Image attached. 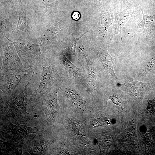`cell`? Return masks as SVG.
<instances>
[{"label": "cell", "instance_id": "obj_24", "mask_svg": "<svg viewBox=\"0 0 155 155\" xmlns=\"http://www.w3.org/2000/svg\"><path fill=\"white\" fill-rule=\"evenodd\" d=\"M108 99L111 100L114 104L119 106L121 107L123 112L122 117H123L124 115V110L123 106V101L121 98L119 96L113 95H110Z\"/></svg>", "mask_w": 155, "mask_h": 155}, {"label": "cell", "instance_id": "obj_2", "mask_svg": "<svg viewBox=\"0 0 155 155\" xmlns=\"http://www.w3.org/2000/svg\"><path fill=\"white\" fill-rule=\"evenodd\" d=\"M3 35L1 44L3 49L2 65L0 70V77L10 73L25 71L23 65L11 40Z\"/></svg>", "mask_w": 155, "mask_h": 155}, {"label": "cell", "instance_id": "obj_1", "mask_svg": "<svg viewBox=\"0 0 155 155\" xmlns=\"http://www.w3.org/2000/svg\"><path fill=\"white\" fill-rule=\"evenodd\" d=\"M14 45L22 64L26 69L40 68L46 60L42 55L38 44L11 41Z\"/></svg>", "mask_w": 155, "mask_h": 155}, {"label": "cell", "instance_id": "obj_4", "mask_svg": "<svg viewBox=\"0 0 155 155\" xmlns=\"http://www.w3.org/2000/svg\"><path fill=\"white\" fill-rule=\"evenodd\" d=\"M123 76L125 82L123 84L118 83L117 88L129 95L138 104L142 103L144 97L152 88L151 84L139 81L128 74Z\"/></svg>", "mask_w": 155, "mask_h": 155}, {"label": "cell", "instance_id": "obj_8", "mask_svg": "<svg viewBox=\"0 0 155 155\" xmlns=\"http://www.w3.org/2000/svg\"><path fill=\"white\" fill-rule=\"evenodd\" d=\"M42 67L40 84L34 94L35 99L40 98L54 86L52 65L46 67L42 65Z\"/></svg>", "mask_w": 155, "mask_h": 155}, {"label": "cell", "instance_id": "obj_23", "mask_svg": "<svg viewBox=\"0 0 155 155\" xmlns=\"http://www.w3.org/2000/svg\"><path fill=\"white\" fill-rule=\"evenodd\" d=\"M147 102L148 105L143 113H155V96L153 99L148 100Z\"/></svg>", "mask_w": 155, "mask_h": 155}, {"label": "cell", "instance_id": "obj_22", "mask_svg": "<svg viewBox=\"0 0 155 155\" xmlns=\"http://www.w3.org/2000/svg\"><path fill=\"white\" fill-rule=\"evenodd\" d=\"M12 28V25L8 20L0 17V33L3 34L10 32Z\"/></svg>", "mask_w": 155, "mask_h": 155}, {"label": "cell", "instance_id": "obj_7", "mask_svg": "<svg viewBox=\"0 0 155 155\" xmlns=\"http://www.w3.org/2000/svg\"><path fill=\"white\" fill-rule=\"evenodd\" d=\"M25 88L22 89L20 94L12 100H1V104L5 110L12 117L17 118L26 117L29 114L26 111L27 104L24 101L25 96L24 93Z\"/></svg>", "mask_w": 155, "mask_h": 155}, {"label": "cell", "instance_id": "obj_13", "mask_svg": "<svg viewBox=\"0 0 155 155\" xmlns=\"http://www.w3.org/2000/svg\"><path fill=\"white\" fill-rule=\"evenodd\" d=\"M54 142L44 141L40 140L30 142L25 146V149L28 154H43L45 153L50 146Z\"/></svg>", "mask_w": 155, "mask_h": 155}, {"label": "cell", "instance_id": "obj_18", "mask_svg": "<svg viewBox=\"0 0 155 155\" xmlns=\"http://www.w3.org/2000/svg\"><path fill=\"white\" fill-rule=\"evenodd\" d=\"M143 17L142 21L137 25V28L142 32L146 34L147 32L155 28V14L153 16H150L144 15L141 9Z\"/></svg>", "mask_w": 155, "mask_h": 155}, {"label": "cell", "instance_id": "obj_9", "mask_svg": "<svg viewBox=\"0 0 155 155\" xmlns=\"http://www.w3.org/2000/svg\"><path fill=\"white\" fill-rule=\"evenodd\" d=\"M90 49L95 53L102 64L106 74H110L118 80V78L115 74L113 68V63L115 58L107 51L102 49L99 45H94Z\"/></svg>", "mask_w": 155, "mask_h": 155}, {"label": "cell", "instance_id": "obj_6", "mask_svg": "<svg viewBox=\"0 0 155 155\" xmlns=\"http://www.w3.org/2000/svg\"><path fill=\"white\" fill-rule=\"evenodd\" d=\"M59 88L58 85H54L40 98L35 99L41 104L47 117L53 122H55L59 109L57 100Z\"/></svg>", "mask_w": 155, "mask_h": 155}, {"label": "cell", "instance_id": "obj_14", "mask_svg": "<svg viewBox=\"0 0 155 155\" xmlns=\"http://www.w3.org/2000/svg\"><path fill=\"white\" fill-rule=\"evenodd\" d=\"M98 133L96 134L95 137L100 154H106L108 152L111 145L113 141V137L108 131Z\"/></svg>", "mask_w": 155, "mask_h": 155}, {"label": "cell", "instance_id": "obj_17", "mask_svg": "<svg viewBox=\"0 0 155 155\" xmlns=\"http://www.w3.org/2000/svg\"><path fill=\"white\" fill-rule=\"evenodd\" d=\"M59 59L63 66L72 73L75 78H80L82 77L81 70L68 59L63 51L59 54Z\"/></svg>", "mask_w": 155, "mask_h": 155}, {"label": "cell", "instance_id": "obj_11", "mask_svg": "<svg viewBox=\"0 0 155 155\" xmlns=\"http://www.w3.org/2000/svg\"><path fill=\"white\" fill-rule=\"evenodd\" d=\"M121 140L137 147L139 144L136 132V123L135 119L130 120L124 131L121 135Z\"/></svg>", "mask_w": 155, "mask_h": 155}, {"label": "cell", "instance_id": "obj_19", "mask_svg": "<svg viewBox=\"0 0 155 155\" xmlns=\"http://www.w3.org/2000/svg\"><path fill=\"white\" fill-rule=\"evenodd\" d=\"M30 23V20L26 13L23 11L20 12L17 25V30L20 32L27 31L29 29Z\"/></svg>", "mask_w": 155, "mask_h": 155}, {"label": "cell", "instance_id": "obj_21", "mask_svg": "<svg viewBox=\"0 0 155 155\" xmlns=\"http://www.w3.org/2000/svg\"><path fill=\"white\" fill-rule=\"evenodd\" d=\"M80 34L72 38L69 42L67 51L70 55L75 56V52L76 44L79 40L85 33Z\"/></svg>", "mask_w": 155, "mask_h": 155}, {"label": "cell", "instance_id": "obj_10", "mask_svg": "<svg viewBox=\"0 0 155 155\" xmlns=\"http://www.w3.org/2000/svg\"><path fill=\"white\" fill-rule=\"evenodd\" d=\"M81 44V46H79V51L85 58L87 65V89L88 92L92 94L94 90H96V83L97 75L92 62L82 44Z\"/></svg>", "mask_w": 155, "mask_h": 155}, {"label": "cell", "instance_id": "obj_25", "mask_svg": "<svg viewBox=\"0 0 155 155\" xmlns=\"http://www.w3.org/2000/svg\"><path fill=\"white\" fill-rule=\"evenodd\" d=\"M72 17L73 19L75 20H77L80 17V13L77 11L74 12L72 14Z\"/></svg>", "mask_w": 155, "mask_h": 155}, {"label": "cell", "instance_id": "obj_3", "mask_svg": "<svg viewBox=\"0 0 155 155\" xmlns=\"http://www.w3.org/2000/svg\"><path fill=\"white\" fill-rule=\"evenodd\" d=\"M38 68H30L25 71L9 73L0 77V91L1 99L9 100L15 89L24 78L37 71Z\"/></svg>", "mask_w": 155, "mask_h": 155}, {"label": "cell", "instance_id": "obj_16", "mask_svg": "<svg viewBox=\"0 0 155 155\" xmlns=\"http://www.w3.org/2000/svg\"><path fill=\"white\" fill-rule=\"evenodd\" d=\"M10 125L7 132L10 133L12 136L24 137L29 133H36L38 131V129L36 127L32 128L18 123L16 125L11 124Z\"/></svg>", "mask_w": 155, "mask_h": 155}, {"label": "cell", "instance_id": "obj_20", "mask_svg": "<svg viewBox=\"0 0 155 155\" xmlns=\"http://www.w3.org/2000/svg\"><path fill=\"white\" fill-rule=\"evenodd\" d=\"M14 144L7 143L4 144L5 147L4 149H5V151L12 154H22V144H16L12 148Z\"/></svg>", "mask_w": 155, "mask_h": 155}, {"label": "cell", "instance_id": "obj_12", "mask_svg": "<svg viewBox=\"0 0 155 155\" xmlns=\"http://www.w3.org/2000/svg\"><path fill=\"white\" fill-rule=\"evenodd\" d=\"M133 13L129 6L118 14L115 15V20L113 27L114 35L119 32L122 40V28L126 22L130 18L133 16Z\"/></svg>", "mask_w": 155, "mask_h": 155}, {"label": "cell", "instance_id": "obj_15", "mask_svg": "<svg viewBox=\"0 0 155 155\" xmlns=\"http://www.w3.org/2000/svg\"><path fill=\"white\" fill-rule=\"evenodd\" d=\"M63 91L64 96L69 102L78 109L84 108L85 102L84 98L76 91L71 88H65Z\"/></svg>", "mask_w": 155, "mask_h": 155}, {"label": "cell", "instance_id": "obj_5", "mask_svg": "<svg viewBox=\"0 0 155 155\" xmlns=\"http://www.w3.org/2000/svg\"><path fill=\"white\" fill-rule=\"evenodd\" d=\"M63 119V124L66 129H68V131H70L69 132L70 137L75 141V142H76V144H78V148L81 151L82 150V149L84 151L85 148H89L88 146L90 144L91 141L87 136L85 129L84 121L82 122L77 120H70L69 119L66 117Z\"/></svg>", "mask_w": 155, "mask_h": 155}]
</instances>
